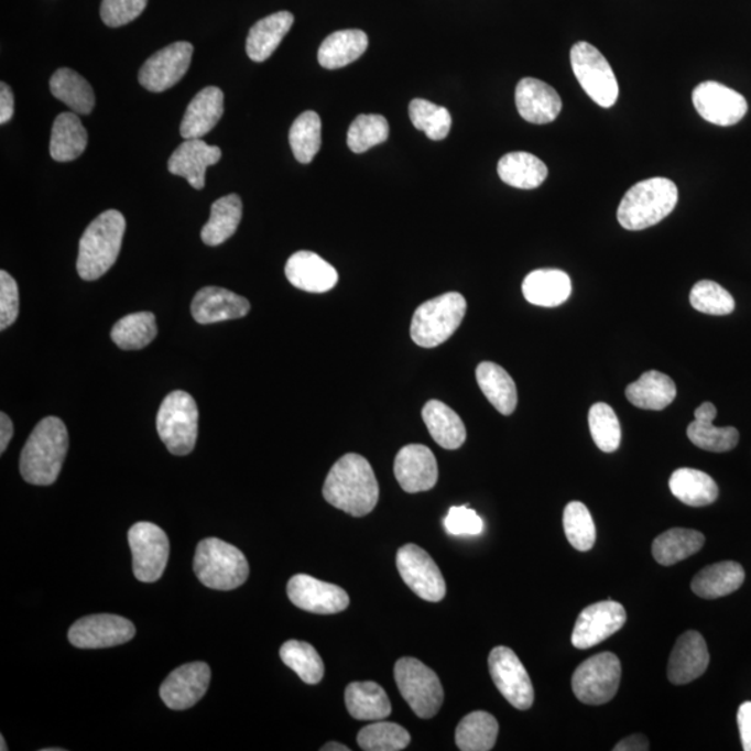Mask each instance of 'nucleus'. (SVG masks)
Segmentation results:
<instances>
[{
  "mask_svg": "<svg viewBox=\"0 0 751 751\" xmlns=\"http://www.w3.org/2000/svg\"><path fill=\"white\" fill-rule=\"evenodd\" d=\"M324 497L337 510L361 518L378 505L379 483L367 458L358 454L344 455L327 475Z\"/></svg>",
  "mask_w": 751,
  "mask_h": 751,
  "instance_id": "nucleus-1",
  "label": "nucleus"
},
{
  "mask_svg": "<svg viewBox=\"0 0 751 751\" xmlns=\"http://www.w3.org/2000/svg\"><path fill=\"white\" fill-rule=\"evenodd\" d=\"M68 449V433L59 417L42 420L31 433L20 457V472L26 483L51 486L59 478Z\"/></svg>",
  "mask_w": 751,
  "mask_h": 751,
  "instance_id": "nucleus-2",
  "label": "nucleus"
},
{
  "mask_svg": "<svg viewBox=\"0 0 751 751\" xmlns=\"http://www.w3.org/2000/svg\"><path fill=\"white\" fill-rule=\"evenodd\" d=\"M124 231V216L115 209L104 211L87 227L79 241L77 258L79 277L94 282L113 266L123 244Z\"/></svg>",
  "mask_w": 751,
  "mask_h": 751,
  "instance_id": "nucleus-3",
  "label": "nucleus"
},
{
  "mask_svg": "<svg viewBox=\"0 0 751 751\" xmlns=\"http://www.w3.org/2000/svg\"><path fill=\"white\" fill-rule=\"evenodd\" d=\"M678 187L670 178L654 177L634 184L618 208L623 229L639 231L659 225L678 204Z\"/></svg>",
  "mask_w": 751,
  "mask_h": 751,
  "instance_id": "nucleus-4",
  "label": "nucleus"
},
{
  "mask_svg": "<svg viewBox=\"0 0 751 751\" xmlns=\"http://www.w3.org/2000/svg\"><path fill=\"white\" fill-rule=\"evenodd\" d=\"M194 573L209 589L235 590L246 584L250 565L246 555L232 544L209 537L198 544Z\"/></svg>",
  "mask_w": 751,
  "mask_h": 751,
  "instance_id": "nucleus-5",
  "label": "nucleus"
},
{
  "mask_svg": "<svg viewBox=\"0 0 751 751\" xmlns=\"http://www.w3.org/2000/svg\"><path fill=\"white\" fill-rule=\"evenodd\" d=\"M465 314L467 300L459 293H447L427 301L412 317V340L423 348L442 346L461 326Z\"/></svg>",
  "mask_w": 751,
  "mask_h": 751,
  "instance_id": "nucleus-6",
  "label": "nucleus"
},
{
  "mask_svg": "<svg viewBox=\"0 0 751 751\" xmlns=\"http://www.w3.org/2000/svg\"><path fill=\"white\" fill-rule=\"evenodd\" d=\"M198 406L185 391H173L163 400L156 417L159 437L173 455H188L198 438Z\"/></svg>",
  "mask_w": 751,
  "mask_h": 751,
  "instance_id": "nucleus-7",
  "label": "nucleus"
},
{
  "mask_svg": "<svg viewBox=\"0 0 751 751\" xmlns=\"http://www.w3.org/2000/svg\"><path fill=\"white\" fill-rule=\"evenodd\" d=\"M396 686L412 711L422 719H431L440 710L444 690L435 671L422 661L404 657L394 666Z\"/></svg>",
  "mask_w": 751,
  "mask_h": 751,
  "instance_id": "nucleus-8",
  "label": "nucleus"
},
{
  "mask_svg": "<svg viewBox=\"0 0 751 751\" xmlns=\"http://www.w3.org/2000/svg\"><path fill=\"white\" fill-rule=\"evenodd\" d=\"M570 66L575 77L591 100L601 108H611L620 97L616 74L605 55L589 42H578L570 50Z\"/></svg>",
  "mask_w": 751,
  "mask_h": 751,
  "instance_id": "nucleus-9",
  "label": "nucleus"
},
{
  "mask_svg": "<svg viewBox=\"0 0 751 751\" xmlns=\"http://www.w3.org/2000/svg\"><path fill=\"white\" fill-rule=\"evenodd\" d=\"M621 676V661L616 654H597L576 668L573 676V690L584 705H606L616 697L620 689Z\"/></svg>",
  "mask_w": 751,
  "mask_h": 751,
  "instance_id": "nucleus-10",
  "label": "nucleus"
},
{
  "mask_svg": "<svg viewBox=\"0 0 751 751\" xmlns=\"http://www.w3.org/2000/svg\"><path fill=\"white\" fill-rule=\"evenodd\" d=\"M132 570L135 578L152 584L165 573L171 543L167 534L151 522H139L129 531Z\"/></svg>",
  "mask_w": 751,
  "mask_h": 751,
  "instance_id": "nucleus-11",
  "label": "nucleus"
},
{
  "mask_svg": "<svg viewBox=\"0 0 751 751\" xmlns=\"http://www.w3.org/2000/svg\"><path fill=\"white\" fill-rule=\"evenodd\" d=\"M402 580L421 599L437 602L446 597V580L435 559L416 544H405L396 553Z\"/></svg>",
  "mask_w": 751,
  "mask_h": 751,
  "instance_id": "nucleus-12",
  "label": "nucleus"
},
{
  "mask_svg": "<svg viewBox=\"0 0 751 751\" xmlns=\"http://www.w3.org/2000/svg\"><path fill=\"white\" fill-rule=\"evenodd\" d=\"M489 670L497 689L511 706L522 711L533 706L534 690L531 676L511 649L499 646L491 650Z\"/></svg>",
  "mask_w": 751,
  "mask_h": 751,
  "instance_id": "nucleus-13",
  "label": "nucleus"
},
{
  "mask_svg": "<svg viewBox=\"0 0 751 751\" xmlns=\"http://www.w3.org/2000/svg\"><path fill=\"white\" fill-rule=\"evenodd\" d=\"M135 627L123 617L112 613L88 616L73 623L68 640L77 649H109L130 642Z\"/></svg>",
  "mask_w": 751,
  "mask_h": 751,
  "instance_id": "nucleus-14",
  "label": "nucleus"
},
{
  "mask_svg": "<svg viewBox=\"0 0 751 751\" xmlns=\"http://www.w3.org/2000/svg\"><path fill=\"white\" fill-rule=\"evenodd\" d=\"M194 46L189 42H174L151 56L141 67L139 79L151 92H163L176 86L192 65Z\"/></svg>",
  "mask_w": 751,
  "mask_h": 751,
  "instance_id": "nucleus-15",
  "label": "nucleus"
},
{
  "mask_svg": "<svg viewBox=\"0 0 751 751\" xmlns=\"http://www.w3.org/2000/svg\"><path fill=\"white\" fill-rule=\"evenodd\" d=\"M692 100L703 119L721 127L738 124L749 109L743 95L716 81L699 84L693 89Z\"/></svg>",
  "mask_w": 751,
  "mask_h": 751,
  "instance_id": "nucleus-16",
  "label": "nucleus"
},
{
  "mask_svg": "<svg viewBox=\"0 0 751 751\" xmlns=\"http://www.w3.org/2000/svg\"><path fill=\"white\" fill-rule=\"evenodd\" d=\"M627 611L620 602L607 600L585 608L576 620L573 644L586 650L597 646L625 625Z\"/></svg>",
  "mask_w": 751,
  "mask_h": 751,
  "instance_id": "nucleus-17",
  "label": "nucleus"
},
{
  "mask_svg": "<svg viewBox=\"0 0 751 751\" xmlns=\"http://www.w3.org/2000/svg\"><path fill=\"white\" fill-rule=\"evenodd\" d=\"M287 595L295 607L320 616L341 612L350 606V596L340 586L304 574L290 579Z\"/></svg>",
  "mask_w": 751,
  "mask_h": 751,
  "instance_id": "nucleus-18",
  "label": "nucleus"
},
{
  "mask_svg": "<svg viewBox=\"0 0 751 751\" xmlns=\"http://www.w3.org/2000/svg\"><path fill=\"white\" fill-rule=\"evenodd\" d=\"M210 668L205 663H192L178 666L167 676L161 686L163 703L172 710H188L203 699L208 690Z\"/></svg>",
  "mask_w": 751,
  "mask_h": 751,
  "instance_id": "nucleus-19",
  "label": "nucleus"
},
{
  "mask_svg": "<svg viewBox=\"0 0 751 751\" xmlns=\"http://www.w3.org/2000/svg\"><path fill=\"white\" fill-rule=\"evenodd\" d=\"M394 475L406 493L432 490L438 480L435 454L422 444L402 447L395 457Z\"/></svg>",
  "mask_w": 751,
  "mask_h": 751,
  "instance_id": "nucleus-20",
  "label": "nucleus"
},
{
  "mask_svg": "<svg viewBox=\"0 0 751 751\" xmlns=\"http://www.w3.org/2000/svg\"><path fill=\"white\" fill-rule=\"evenodd\" d=\"M518 112L532 124H548L558 118L563 100L553 87L536 78H523L515 91Z\"/></svg>",
  "mask_w": 751,
  "mask_h": 751,
  "instance_id": "nucleus-21",
  "label": "nucleus"
},
{
  "mask_svg": "<svg viewBox=\"0 0 751 751\" xmlns=\"http://www.w3.org/2000/svg\"><path fill=\"white\" fill-rule=\"evenodd\" d=\"M710 664L705 638L699 632L689 631L676 640L668 663V679L674 685H686L700 678Z\"/></svg>",
  "mask_w": 751,
  "mask_h": 751,
  "instance_id": "nucleus-22",
  "label": "nucleus"
},
{
  "mask_svg": "<svg viewBox=\"0 0 751 751\" xmlns=\"http://www.w3.org/2000/svg\"><path fill=\"white\" fill-rule=\"evenodd\" d=\"M251 304L241 295L221 287H204L195 295L192 314L199 325L240 319L250 314Z\"/></svg>",
  "mask_w": 751,
  "mask_h": 751,
  "instance_id": "nucleus-23",
  "label": "nucleus"
},
{
  "mask_svg": "<svg viewBox=\"0 0 751 751\" xmlns=\"http://www.w3.org/2000/svg\"><path fill=\"white\" fill-rule=\"evenodd\" d=\"M219 146L206 144L204 140H185L168 159V172L184 177L195 189L205 187L206 171L220 161Z\"/></svg>",
  "mask_w": 751,
  "mask_h": 751,
  "instance_id": "nucleus-24",
  "label": "nucleus"
},
{
  "mask_svg": "<svg viewBox=\"0 0 751 751\" xmlns=\"http://www.w3.org/2000/svg\"><path fill=\"white\" fill-rule=\"evenodd\" d=\"M289 282L306 293L322 294L336 287L338 273L315 252H295L285 264Z\"/></svg>",
  "mask_w": 751,
  "mask_h": 751,
  "instance_id": "nucleus-25",
  "label": "nucleus"
},
{
  "mask_svg": "<svg viewBox=\"0 0 751 751\" xmlns=\"http://www.w3.org/2000/svg\"><path fill=\"white\" fill-rule=\"evenodd\" d=\"M225 112V95L218 87H206L195 95L179 127L184 140L203 139L219 123Z\"/></svg>",
  "mask_w": 751,
  "mask_h": 751,
  "instance_id": "nucleus-26",
  "label": "nucleus"
},
{
  "mask_svg": "<svg viewBox=\"0 0 751 751\" xmlns=\"http://www.w3.org/2000/svg\"><path fill=\"white\" fill-rule=\"evenodd\" d=\"M717 416L716 405L705 402L695 412V421L687 427V437L696 447L710 453L731 451L739 443L737 428L717 427L714 420Z\"/></svg>",
  "mask_w": 751,
  "mask_h": 751,
  "instance_id": "nucleus-27",
  "label": "nucleus"
},
{
  "mask_svg": "<svg viewBox=\"0 0 751 751\" xmlns=\"http://www.w3.org/2000/svg\"><path fill=\"white\" fill-rule=\"evenodd\" d=\"M522 291L527 303L554 308L569 298L573 284L568 274L558 269H541L527 274Z\"/></svg>",
  "mask_w": 751,
  "mask_h": 751,
  "instance_id": "nucleus-28",
  "label": "nucleus"
},
{
  "mask_svg": "<svg viewBox=\"0 0 751 751\" xmlns=\"http://www.w3.org/2000/svg\"><path fill=\"white\" fill-rule=\"evenodd\" d=\"M293 24L294 15L290 12H279L259 20L248 34V57L257 63L268 61L282 44Z\"/></svg>",
  "mask_w": 751,
  "mask_h": 751,
  "instance_id": "nucleus-29",
  "label": "nucleus"
},
{
  "mask_svg": "<svg viewBox=\"0 0 751 751\" xmlns=\"http://www.w3.org/2000/svg\"><path fill=\"white\" fill-rule=\"evenodd\" d=\"M423 422L438 446L458 449L467 440V427L461 417L442 401H428L422 410Z\"/></svg>",
  "mask_w": 751,
  "mask_h": 751,
  "instance_id": "nucleus-30",
  "label": "nucleus"
},
{
  "mask_svg": "<svg viewBox=\"0 0 751 751\" xmlns=\"http://www.w3.org/2000/svg\"><path fill=\"white\" fill-rule=\"evenodd\" d=\"M745 578L742 565L734 560H726L710 565L692 580V590L706 600H716L737 591Z\"/></svg>",
  "mask_w": 751,
  "mask_h": 751,
  "instance_id": "nucleus-31",
  "label": "nucleus"
},
{
  "mask_svg": "<svg viewBox=\"0 0 751 751\" xmlns=\"http://www.w3.org/2000/svg\"><path fill=\"white\" fill-rule=\"evenodd\" d=\"M627 399L640 410L663 411L676 399L674 380L657 370L640 375L638 382L629 384Z\"/></svg>",
  "mask_w": 751,
  "mask_h": 751,
  "instance_id": "nucleus-32",
  "label": "nucleus"
},
{
  "mask_svg": "<svg viewBox=\"0 0 751 751\" xmlns=\"http://www.w3.org/2000/svg\"><path fill=\"white\" fill-rule=\"evenodd\" d=\"M368 45V35L361 30L336 31L320 45L317 61L327 70H337L358 61L367 52Z\"/></svg>",
  "mask_w": 751,
  "mask_h": 751,
  "instance_id": "nucleus-33",
  "label": "nucleus"
},
{
  "mask_svg": "<svg viewBox=\"0 0 751 751\" xmlns=\"http://www.w3.org/2000/svg\"><path fill=\"white\" fill-rule=\"evenodd\" d=\"M348 712L358 721H382L391 714V703L375 682H352L346 689Z\"/></svg>",
  "mask_w": 751,
  "mask_h": 751,
  "instance_id": "nucleus-34",
  "label": "nucleus"
},
{
  "mask_svg": "<svg viewBox=\"0 0 751 751\" xmlns=\"http://www.w3.org/2000/svg\"><path fill=\"white\" fill-rule=\"evenodd\" d=\"M476 380L486 399L500 414H514L518 405L516 385L504 368L493 362H481L476 369Z\"/></svg>",
  "mask_w": 751,
  "mask_h": 751,
  "instance_id": "nucleus-35",
  "label": "nucleus"
},
{
  "mask_svg": "<svg viewBox=\"0 0 751 751\" xmlns=\"http://www.w3.org/2000/svg\"><path fill=\"white\" fill-rule=\"evenodd\" d=\"M499 176L511 187L533 189L546 182L548 168L537 156L527 152H511L499 162Z\"/></svg>",
  "mask_w": 751,
  "mask_h": 751,
  "instance_id": "nucleus-36",
  "label": "nucleus"
},
{
  "mask_svg": "<svg viewBox=\"0 0 751 751\" xmlns=\"http://www.w3.org/2000/svg\"><path fill=\"white\" fill-rule=\"evenodd\" d=\"M88 144L87 130L77 113L57 116L51 135V156L56 162H72L81 156Z\"/></svg>",
  "mask_w": 751,
  "mask_h": 751,
  "instance_id": "nucleus-37",
  "label": "nucleus"
},
{
  "mask_svg": "<svg viewBox=\"0 0 751 751\" xmlns=\"http://www.w3.org/2000/svg\"><path fill=\"white\" fill-rule=\"evenodd\" d=\"M670 489L684 504L706 507L718 499L719 490L716 481L701 470L681 468L670 479Z\"/></svg>",
  "mask_w": 751,
  "mask_h": 751,
  "instance_id": "nucleus-38",
  "label": "nucleus"
},
{
  "mask_svg": "<svg viewBox=\"0 0 751 751\" xmlns=\"http://www.w3.org/2000/svg\"><path fill=\"white\" fill-rule=\"evenodd\" d=\"M242 218L241 198L236 194L216 200L210 208V218L204 226L200 237L206 246L216 247L224 244L235 236Z\"/></svg>",
  "mask_w": 751,
  "mask_h": 751,
  "instance_id": "nucleus-39",
  "label": "nucleus"
},
{
  "mask_svg": "<svg viewBox=\"0 0 751 751\" xmlns=\"http://www.w3.org/2000/svg\"><path fill=\"white\" fill-rule=\"evenodd\" d=\"M53 97L62 100L77 115H89L95 108L91 84L72 68H59L51 78Z\"/></svg>",
  "mask_w": 751,
  "mask_h": 751,
  "instance_id": "nucleus-40",
  "label": "nucleus"
},
{
  "mask_svg": "<svg viewBox=\"0 0 751 751\" xmlns=\"http://www.w3.org/2000/svg\"><path fill=\"white\" fill-rule=\"evenodd\" d=\"M705 542V536L700 532L692 529H671L655 538L653 557L664 567H671L699 553Z\"/></svg>",
  "mask_w": 751,
  "mask_h": 751,
  "instance_id": "nucleus-41",
  "label": "nucleus"
},
{
  "mask_svg": "<svg viewBox=\"0 0 751 751\" xmlns=\"http://www.w3.org/2000/svg\"><path fill=\"white\" fill-rule=\"evenodd\" d=\"M499 722L486 711H474L464 717L455 731V743L462 751H489L499 737Z\"/></svg>",
  "mask_w": 751,
  "mask_h": 751,
  "instance_id": "nucleus-42",
  "label": "nucleus"
},
{
  "mask_svg": "<svg viewBox=\"0 0 751 751\" xmlns=\"http://www.w3.org/2000/svg\"><path fill=\"white\" fill-rule=\"evenodd\" d=\"M157 336L156 317L151 312H137L118 320L110 331L116 346L126 351L142 350Z\"/></svg>",
  "mask_w": 751,
  "mask_h": 751,
  "instance_id": "nucleus-43",
  "label": "nucleus"
},
{
  "mask_svg": "<svg viewBox=\"0 0 751 751\" xmlns=\"http://www.w3.org/2000/svg\"><path fill=\"white\" fill-rule=\"evenodd\" d=\"M280 659L308 685L319 684L324 679L325 664L319 653L309 643L289 640L280 649Z\"/></svg>",
  "mask_w": 751,
  "mask_h": 751,
  "instance_id": "nucleus-44",
  "label": "nucleus"
},
{
  "mask_svg": "<svg viewBox=\"0 0 751 751\" xmlns=\"http://www.w3.org/2000/svg\"><path fill=\"white\" fill-rule=\"evenodd\" d=\"M291 150L295 159L304 165H308L322 145V121L316 112H305L295 119L289 134Z\"/></svg>",
  "mask_w": 751,
  "mask_h": 751,
  "instance_id": "nucleus-45",
  "label": "nucleus"
},
{
  "mask_svg": "<svg viewBox=\"0 0 751 751\" xmlns=\"http://www.w3.org/2000/svg\"><path fill=\"white\" fill-rule=\"evenodd\" d=\"M411 734L399 723L374 721L358 733V744L364 751H400L409 748Z\"/></svg>",
  "mask_w": 751,
  "mask_h": 751,
  "instance_id": "nucleus-46",
  "label": "nucleus"
},
{
  "mask_svg": "<svg viewBox=\"0 0 751 751\" xmlns=\"http://www.w3.org/2000/svg\"><path fill=\"white\" fill-rule=\"evenodd\" d=\"M410 118L415 129L425 132L428 139L433 141L447 139L453 126L451 113L448 112V109L428 102L426 99L412 100Z\"/></svg>",
  "mask_w": 751,
  "mask_h": 751,
  "instance_id": "nucleus-47",
  "label": "nucleus"
},
{
  "mask_svg": "<svg viewBox=\"0 0 751 751\" xmlns=\"http://www.w3.org/2000/svg\"><path fill=\"white\" fill-rule=\"evenodd\" d=\"M589 426L596 446L602 453H616L621 444V425L616 411L605 402H597L589 412Z\"/></svg>",
  "mask_w": 751,
  "mask_h": 751,
  "instance_id": "nucleus-48",
  "label": "nucleus"
},
{
  "mask_svg": "<svg viewBox=\"0 0 751 751\" xmlns=\"http://www.w3.org/2000/svg\"><path fill=\"white\" fill-rule=\"evenodd\" d=\"M564 531L570 546L589 552L596 543V525L589 510L579 501L569 502L564 510Z\"/></svg>",
  "mask_w": 751,
  "mask_h": 751,
  "instance_id": "nucleus-49",
  "label": "nucleus"
},
{
  "mask_svg": "<svg viewBox=\"0 0 751 751\" xmlns=\"http://www.w3.org/2000/svg\"><path fill=\"white\" fill-rule=\"evenodd\" d=\"M389 121L380 115H361L348 130L347 144L356 153H363L389 139Z\"/></svg>",
  "mask_w": 751,
  "mask_h": 751,
  "instance_id": "nucleus-50",
  "label": "nucleus"
},
{
  "mask_svg": "<svg viewBox=\"0 0 751 751\" xmlns=\"http://www.w3.org/2000/svg\"><path fill=\"white\" fill-rule=\"evenodd\" d=\"M690 304L701 314L726 316L734 311V300L726 289L711 280H701L692 289Z\"/></svg>",
  "mask_w": 751,
  "mask_h": 751,
  "instance_id": "nucleus-51",
  "label": "nucleus"
},
{
  "mask_svg": "<svg viewBox=\"0 0 751 751\" xmlns=\"http://www.w3.org/2000/svg\"><path fill=\"white\" fill-rule=\"evenodd\" d=\"M146 3L148 0H102L100 18L106 25L118 29L140 18Z\"/></svg>",
  "mask_w": 751,
  "mask_h": 751,
  "instance_id": "nucleus-52",
  "label": "nucleus"
},
{
  "mask_svg": "<svg viewBox=\"0 0 751 751\" xmlns=\"http://www.w3.org/2000/svg\"><path fill=\"white\" fill-rule=\"evenodd\" d=\"M444 527L453 536H478L485 531L481 518L468 505L449 508Z\"/></svg>",
  "mask_w": 751,
  "mask_h": 751,
  "instance_id": "nucleus-53",
  "label": "nucleus"
},
{
  "mask_svg": "<svg viewBox=\"0 0 751 751\" xmlns=\"http://www.w3.org/2000/svg\"><path fill=\"white\" fill-rule=\"evenodd\" d=\"M19 285L7 271L0 272V329L7 330L18 319Z\"/></svg>",
  "mask_w": 751,
  "mask_h": 751,
  "instance_id": "nucleus-54",
  "label": "nucleus"
},
{
  "mask_svg": "<svg viewBox=\"0 0 751 751\" xmlns=\"http://www.w3.org/2000/svg\"><path fill=\"white\" fill-rule=\"evenodd\" d=\"M738 727L743 750L751 751V701H745L739 707Z\"/></svg>",
  "mask_w": 751,
  "mask_h": 751,
  "instance_id": "nucleus-55",
  "label": "nucleus"
},
{
  "mask_svg": "<svg viewBox=\"0 0 751 751\" xmlns=\"http://www.w3.org/2000/svg\"><path fill=\"white\" fill-rule=\"evenodd\" d=\"M14 113V97L8 84H0V123L7 124Z\"/></svg>",
  "mask_w": 751,
  "mask_h": 751,
  "instance_id": "nucleus-56",
  "label": "nucleus"
},
{
  "mask_svg": "<svg viewBox=\"0 0 751 751\" xmlns=\"http://www.w3.org/2000/svg\"><path fill=\"white\" fill-rule=\"evenodd\" d=\"M649 749V740L643 734H632L613 748L616 751H647Z\"/></svg>",
  "mask_w": 751,
  "mask_h": 751,
  "instance_id": "nucleus-57",
  "label": "nucleus"
},
{
  "mask_svg": "<svg viewBox=\"0 0 751 751\" xmlns=\"http://www.w3.org/2000/svg\"><path fill=\"white\" fill-rule=\"evenodd\" d=\"M14 427L12 420L2 412L0 414V453L7 451L10 440H12Z\"/></svg>",
  "mask_w": 751,
  "mask_h": 751,
  "instance_id": "nucleus-58",
  "label": "nucleus"
},
{
  "mask_svg": "<svg viewBox=\"0 0 751 751\" xmlns=\"http://www.w3.org/2000/svg\"><path fill=\"white\" fill-rule=\"evenodd\" d=\"M322 751H350V748H347V745H344L341 743L331 742L324 745V748H322Z\"/></svg>",
  "mask_w": 751,
  "mask_h": 751,
  "instance_id": "nucleus-59",
  "label": "nucleus"
},
{
  "mask_svg": "<svg viewBox=\"0 0 751 751\" xmlns=\"http://www.w3.org/2000/svg\"><path fill=\"white\" fill-rule=\"evenodd\" d=\"M0 739H2V748H0V750H2V751L8 750V745H7V743H4L3 734H2V737H0Z\"/></svg>",
  "mask_w": 751,
  "mask_h": 751,
  "instance_id": "nucleus-60",
  "label": "nucleus"
}]
</instances>
